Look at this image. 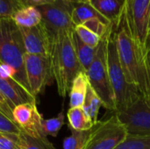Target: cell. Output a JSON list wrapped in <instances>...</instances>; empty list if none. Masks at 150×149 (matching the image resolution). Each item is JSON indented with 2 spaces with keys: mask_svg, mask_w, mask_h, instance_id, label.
Instances as JSON below:
<instances>
[{
  "mask_svg": "<svg viewBox=\"0 0 150 149\" xmlns=\"http://www.w3.org/2000/svg\"><path fill=\"white\" fill-rule=\"evenodd\" d=\"M115 149H150V136L128 135Z\"/></svg>",
  "mask_w": 150,
  "mask_h": 149,
  "instance_id": "cell-22",
  "label": "cell"
},
{
  "mask_svg": "<svg viewBox=\"0 0 150 149\" xmlns=\"http://www.w3.org/2000/svg\"><path fill=\"white\" fill-rule=\"evenodd\" d=\"M0 132L19 135L22 131L12 120L0 112Z\"/></svg>",
  "mask_w": 150,
  "mask_h": 149,
  "instance_id": "cell-27",
  "label": "cell"
},
{
  "mask_svg": "<svg viewBox=\"0 0 150 149\" xmlns=\"http://www.w3.org/2000/svg\"><path fill=\"white\" fill-rule=\"evenodd\" d=\"M115 30L119 58L127 81L130 84L137 87L139 90L142 76L136 56L135 48L125 21L124 14H122L118 25L115 26Z\"/></svg>",
  "mask_w": 150,
  "mask_h": 149,
  "instance_id": "cell-5",
  "label": "cell"
},
{
  "mask_svg": "<svg viewBox=\"0 0 150 149\" xmlns=\"http://www.w3.org/2000/svg\"><path fill=\"white\" fill-rule=\"evenodd\" d=\"M69 127L76 131H89L95 126L91 117L85 112L83 106L69 108L67 113Z\"/></svg>",
  "mask_w": 150,
  "mask_h": 149,
  "instance_id": "cell-15",
  "label": "cell"
},
{
  "mask_svg": "<svg viewBox=\"0 0 150 149\" xmlns=\"http://www.w3.org/2000/svg\"><path fill=\"white\" fill-rule=\"evenodd\" d=\"M89 4L111 25H118L123 14L125 0H91Z\"/></svg>",
  "mask_w": 150,
  "mask_h": 149,
  "instance_id": "cell-13",
  "label": "cell"
},
{
  "mask_svg": "<svg viewBox=\"0 0 150 149\" xmlns=\"http://www.w3.org/2000/svg\"><path fill=\"white\" fill-rule=\"evenodd\" d=\"M73 40H74L75 49H76V53L79 60V62L81 63L84 72L86 73L95 59V56L98 51V47H92L83 43L79 39V37L76 34L75 30L73 33Z\"/></svg>",
  "mask_w": 150,
  "mask_h": 149,
  "instance_id": "cell-17",
  "label": "cell"
},
{
  "mask_svg": "<svg viewBox=\"0 0 150 149\" xmlns=\"http://www.w3.org/2000/svg\"><path fill=\"white\" fill-rule=\"evenodd\" d=\"M25 50L18 25L12 18H0V60L3 63L9 64L15 68L16 79L30 90L25 71Z\"/></svg>",
  "mask_w": 150,
  "mask_h": 149,
  "instance_id": "cell-3",
  "label": "cell"
},
{
  "mask_svg": "<svg viewBox=\"0 0 150 149\" xmlns=\"http://www.w3.org/2000/svg\"><path fill=\"white\" fill-rule=\"evenodd\" d=\"M0 90L12 109L26 103H36V97L14 77L0 76Z\"/></svg>",
  "mask_w": 150,
  "mask_h": 149,
  "instance_id": "cell-12",
  "label": "cell"
},
{
  "mask_svg": "<svg viewBox=\"0 0 150 149\" xmlns=\"http://www.w3.org/2000/svg\"><path fill=\"white\" fill-rule=\"evenodd\" d=\"M20 149H55L47 138L33 139L21 132L18 135Z\"/></svg>",
  "mask_w": 150,
  "mask_h": 149,
  "instance_id": "cell-20",
  "label": "cell"
},
{
  "mask_svg": "<svg viewBox=\"0 0 150 149\" xmlns=\"http://www.w3.org/2000/svg\"><path fill=\"white\" fill-rule=\"evenodd\" d=\"M38 9L41 13L42 22L54 40L61 32L75 30L71 17L72 5L65 0H57Z\"/></svg>",
  "mask_w": 150,
  "mask_h": 149,
  "instance_id": "cell-8",
  "label": "cell"
},
{
  "mask_svg": "<svg viewBox=\"0 0 150 149\" xmlns=\"http://www.w3.org/2000/svg\"><path fill=\"white\" fill-rule=\"evenodd\" d=\"M75 32L83 43L92 47H97L102 40V39L98 35L82 25L75 26Z\"/></svg>",
  "mask_w": 150,
  "mask_h": 149,
  "instance_id": "cell-24",
  "label": "cell"
},
{
  "mask_svg": "<svg viewBox=\"0 0 150 149\" xmlns=\"http://www.w3.org/2000/svg\"><path fill=\"white\" fill-rule=\"evenodd\" d=\"M24 65L29 90L36 97L42 93L46 86L50 84L54 80L50 57L25 53Z\"/></svg>",
  "mask_w": 150,
  "mask_h": 149,
  "instance_id": "cell-7",
  "label": "cell"
},
{
  "mask_svg": "<svg viewBox=\"0 0 150 149\" xmlns=\"http://www.w3.org/2000/svg\"><path fill=\"white\" fill-rule=\"evenodd\" d=\"M65 117L63 111H62L56 117L51 118L44 120V132L46 136L56 137L59 131L62 129V126L65 123Z\"/></svg>",
  "mask_w": 150,
  "mask_h": 149,
  "instance_id": "cell-23",
  "label": "cell"
},
{
  "mask_svg": "<svg viewBox=\"0 0 150 149\" xmlns=\"http://www.w3.org/2000/svg\"><path fill=\"white\" fill-rule=\"evenodd\" d=\"M17 72L14 68L9 64L3 63L0 66V76L2 77H14L16 78Z\"/></svg>",
  "mask_w": 150,
  "mask_h": 149,
  "instance_id": "cell-30",
  "label": "cell"
},
{
  "mask_svg": "<svg viewBox=\"0 0 150 149\" xmlns=\"http://www.w3.org/2000/svg\"><path fill=\"white\" fill-rule=\"evenodd\" d=\"M107 65L115 97V113H117L129 108L142 97V95L137 87L127 81L119 58L114 25L107 38Z\"/></svg>",
  "mask_w": 150,
  "mask_h": 149,
  "instance_id": "cell-2",
  "label": "cell"
},
{
  "mask_svg": "<svg viewBox=\"0 0 150 149\" xmlns=\"http://www.w3.org/2000/svg\"><path fill=\"white\" fill-rule=\"evenodd\" d=\"M13 121L20 130L33 139L47 138L44 132V119L37 109L36 103L17 105L13 111Z\"/></svg>",
  "mask_w": 150,
  "mask_h": 149,
  "instance_id": "cell-10",
  "label": "cell"
},
{
  "mask_svg": "<svg viewBox=\"0 0 150 149\" xmlns=\"http://www.w3.org/2000/svg\"><path fill=\"white\" fill-rule=\"evenodd\" d=\"M70 4H87L91 0H65Z\"/></svg>",
  "mask_w": 150,
  "mask_h": 149,
  "instance_id": "cell-31",
  "label": "cell"
},
{
  "mask_svg": "<svg viewBox=\"0 0 150 149\" xmlns=\"http://www.w3.org/2000/svg\"><path fill=\"white\" fill-rule=\"evenodd\" d=\"M115 114L126 126L128 135L150 136V105L142 97L127 110Z\"/></svg>",
  "mask_w": 150,
  "mask_h": 149,
  "instance_id": "cell-9",
  "label": "cell"
},
{
  "mask_svg": "<svg viewBox=\"0 0 150 149\" xmlns=\"http://www.w3.org/2000/svg\"><path fill=\"white\" fill-rule=\"evenodd\" d=\"M56 1L57 0H20L23 7L33 6V7H37V8L47 5V4H54Z\"/></svg>",
  "mask_w": 150,
  "mask_h": 149,
  "instance_id": "cell-29",
  "label": "cell"
},
{
  "mask_svg": "<svg viewBox=\"0 0 150 149\" xmlns=\"http://www.w3.org/2000/svg\"><path fill=\"white\" fill-rule=\"evenodd\" d=\"M12 107L11 106L9 101L4 97L3 92L0 90V112H3L6 117H8L11 120L13 121V115H12ZM14 122V121H13Z\"/></svg>",
  "mask_w": 150,
  "mask_h": 149,
  "instance_id": "cell-28",
  "label": "cell"
},
{
  "mask_svg": "<svg viewBox=\"0 0 150 149\" xmlns=\"http://www.w3.org/2000/svg\"><path fill=\"white\" fill-rule=\"evenodd\" d=\"M89 87V81L85 72H81L75 78L69 90V108L83 106Z\"/></svg>",
  "mask_w": 150,
  "mask_h": 149,
  "instance_id": "cell-14",
  "label": "cell"
},
{
  "mask_svg": "<svg viewBox=\"0 0 150 149\" xmlns=\"http://www.w3.org/2000/svg\"><path fill=\"white\" fill-rule=\"evenodd\" d=\"M19 30L26 54L49 56L54 39L42 21L33 27H19Z\"/></svg>",
  "mask_w": 150,
  "mask_h": 149,
  "instance_id": "cell-11",
  "label": "cell"
},
{
  "mask_svg": "<svg viewBox=\"0 0 150 149\" xmlns=\"http://www.w3.org/2000/svg\"><path fill=\"white\" fill-rule=\"evenodd\" d=\"M0 149H20L18 135L0 132Z\"/></svg>",
  "mask_w": 150,
  "mask_h": 149,
  "instance_id": "cell-26",
  "label": "cell"
},
{
  "mask_svg": "<svg viewBox=\"0 0 150 149\" xmlns=\"http://www.w3.org/2000/svg\"><path fill=\"white\" fill-rule=\"evenodd\" d=\"M149 39H150V10H149Z\"/></svg>",
  "mask_w": 150,
  "mask_h": 149,
  "instance_id": "cell-32",
  "label": "cell"
},
{
  "mask_svg": "<svg viewBox=\"0 0 150 149\" xmlns=\"http://www.w3.org/2000/svg\"><path fill=\"white\" fill-rule=\"evenodd\" d=\"M127 136L126 126L114 114L91 129L83 149H115Z\"/></svg>",
  "mask_w": 150,
  "mask_h": 149,
  "instance_id": "cell-6",
  "label": "cell"
},
{
  "mask_svg": "<svg viewBox=\"0 0 150 149\" xmlns=\"http://www.w3.org/2000/svg\"><path fill=\"white\" fill-rule=\"evenodd\" d=\"M21 8L23 5L20 0H0V18H12Z\"/></svg>",
  "mask_w": 150,
  "mask_h": 149,
  "instance_id": "cell-25",
  "label": "cell"
},
{
  "mask_svg": "<svg viewBox=\"0 0 150 149\" xmlns=\"http://www.w3.org/2000/svg\"><path fill=\"white\" fill-rule=\"evenodd\" d=\"M101 106H103L101 99L89 84L85 99H84V103L83 105V108L85 111V112L91 117V119H92L95 125L98 122V112H99V109Z\"/></svg>",
  "mask_w": 150,
  "mask_h": 149,
  "instance_id": "cell-19",
  "label": "cell"
},
{
  "mask_svg": "<svg viewBox=\"0 0 150 149\" xmlns=\"http://www.w3.org/2000/svg\"><path fill=\"white\" fill-rule=\"evenodd\" d=\"M2 64H3V61H1V60H0V66H1V65H2Z\"/></svg>",
  "mask_w": 150,
  "mask_h": 149,
  "instance_id": "cell-34",
  "label": "cell"
},
{
  "mask_svg": "<svg viewBox=\"0 0 150 149\" xmlns=\"http://www.w3.org/2000/svg\"><path fill=\"white\" fill-rule=\"evenodd\" d=\"M149 62H150V47H149Z\"/></svg>",
  "mask_w": 150,
  "mask_h": 149,
  "instance_id": "cell-33",
  "label": "cell"
},
{
  "mask_svg": "<svg viewBox=\"0 0 150 149\" xmlns=\"http://www.w3.org/2000/svg\"><path fill=\"white\" fill-rule=\"evenodd\" d=\"M73 33L74 30L61 32L54 38L49 54L52 74L62 97L69 93L77 75L84 72L76 53Z\"/></svg>",
  "mask_w": 150,
  "mask_h": 149,
  "instance_id": "cell-1",
  "label": "cell"
},
{
  "mask_svg": "<svg viewBox=\"0 0 150 149\" xmlns=\"http://www.w3.org/2000/svg\"><path fill=\"white\" fill-rule=\"evenodd\" d=\"M15 23L19 27H33L42 21L41 13L37 7L28 6L18 10L12 17Z\"/></svg>",
  "mask_w": 150,
  "mask_h": 149,
  "instance_id": "cell-16",
  "label": "cell"
},
{
  "mask_svg": "<svg viewBox=\"0 0 150 149\" xmlns=\"http://www.w3.org/2000/svg\"><path fill=\"white\" fill-rule=\"evenodd\" d=\"M107 38L102 39L98 46L97 54L86 75L90 86L101 99L103 106L115 112V97L107 65Z\"/></svg>",
  "mask_w": 150,
  "mask_h": 149,
  "instance_id": "cell-4",
  "label": "cell"
},
{
  "mask_svg": "<svg viewBox=\"0 0 150 149\" xmlns=\"http://www.w3.org/2000/svg\"><path fill=\"white\" fill-rule=\"evenodd\" d=\"M71 5H72L71 17H72V21H73L75 26L81 25L83 23H85L86 21H88L91 18H98L105 21H107L89 3L75 4H71Z\"/></svg>",
  "mask_w": 150,
  "mask_h": 149,
  "instance_id": "cell-18",
  "label": "cell"
},
{
  "mask_svg": "<svg viewBox=\"0 0 150 149\" xmlns=\"http://www.w3.org/2000/svg\"><path fill=\"white\" fill-rule=\"evenodd\" d=\"M69 128L71 132V135L65 138L63 141V149H83L91 130L76 131L71 127Z\"/></svg>",
  "mask_w": 150,
  "mask_h": 149,
  "instance_id": "cell-21",
  "label": "cell"
}]
</instances>
